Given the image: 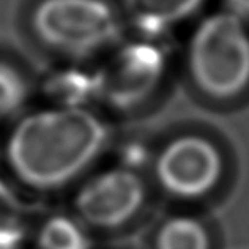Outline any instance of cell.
Listing matches in <instances>:
<instances>
[{
  "label": "cell",
  "instance_id": "cell-9",
  "mask_svg": "<svg viewBox=\"0 0 249 249\" xmlns=\"http://www.w3.org/2000/svg\"><path fill=\"white\" fill-rule=\"evenodd\" d=\"M155 249H212V241L200 221L189 216H175L158 229Z\"/></svg>",
  "mask_w": 249,
  "mask_h": 249
},
{
  "label": "cell",
  "instance_id": "cell-2",
  "mask_svg": "<svg viewBox=\"0 0 249 249\" xmlns=\"http://www.w3.org/2000/svg\"><path fill=\"white\" fill-rule=\"evenodd\" d=\"M186 67L202 95L227 101L249 87V30L231 13L218 11L196 25L186 48Z\"/></svg>",
  "mask_w": 249,
  "mask_h": 249
},
{
  "label": "cell",
  "instance_id": "cell-10",
  "mask_svg": "<svg viewBox=\"0 0 249 249\" xmlns=\"http://www.w3.org/2000/svg\"><path fill=\"white\" fill-rule=\"evenodd\" d=\"M38 249H90L91 243L84 224L70 216H52L36 237Z\"/></svg>",
  "mask_w": 249,
  "mask_h": 249
},
{
  "label": "cell",
  "instance_id": "cell-5",
  "mask_svg": "<svg viewBox=\"0 0 249 249\" xmlns=\"http://www.w3.org/2000/svg\"><path fill=\"white\" fill-rule=\"evenodd\" d=\"M224 174L219 148L207 137L185 134L161 148L155 160L158 185L177 199L194 200L210 194Z\"/></svg>",
  "mask_w": 249,
  "mask_h": 249
},
{
  "label": "cell",
  "instance_id": "cell-12",
  "mask_svg": "<svg viewBox=\"0 0 249 249\" xmlns=\"http://www.w3.org/2000/svg\"><path fill=\"white\" fill-rule=\"evenodd\" d=\"M29 98V84L13 65L0 60V120L15 115Z\"/></svg>",
  "mask_w": 249,
  "mask_h": 249
},
{
  "label": "cell",
  "instance_id": "cell-3",
  "mask_svg": "<svg viewBox=\"0 0 249 249\" xmlns=\"http://www.w3.org/2000/svg\"><path fill=\"white\" fill-rule=\"evenodd\" d=\"M30 25L49 49L73 58H85L119 41L122 24L106 0H40Z\"/></svg>",
  "mask_w": 249,
  "mask_h": 249
},
{
  "label": "cell",
  "instance_id": "cell-7",
  "mask_svg": "<svg viewBox=\"0 0 249 249\" xmlns=\"http://www.w3.org/2000/svg\"><path fill=\"white\" fill-rule=\"evenodd\" d=\"M204 3L205 0H123L128 19L145 40L164 35L185 22Z\"/></svg>",
  "mask_w": 249,
  "mask_h": 249
},
{
  "label": "cell",
  "instance_id": "cell-13",
  "mask_svg": "<svg viewBox=\"0 0 249 249\" xmlns=\"http://www.w3.org/2000/svg\"><path fill=\"white\" fill-rule=\"evenodd\" d=\"M226 11L237 16L243 22L249 21V0H224Z\"/></svg>",
  "mask_w": 249,
  "mask_h": 249
},
{
  "label": "cell",
  "instance_id": "cell-6",
  "mask_svg": "<svg viewBox=\"0 0 249 249\" xmlns=\"http://www.w3.org/2000/svg\"><path fill=\"white\" fill-rule=\"evenodd\" d=\"M145 185L128 166L98 174L77 191L74 210L79 221L95 229H117L139 213L145 202Z\"/></svg>",
  "mask_w": 249,
  "mask_h": 249
},
{
  "label": "cell",
  "instance_id": "cell-1",
  "mask_svg": "<svg viewBox=\"0 0 249 249\" xmlns=\"http://www.w3.org/2000/svg\"><path fill=\"white\" fill-rule=\"evenodd\" d=\"M107 126L89 107H46L10 131L5 160L19 181L49 191L68 185L103 153Z\"/></svg>",
  "mask_w": 249,
  "mask_h": 249
},
{
  "label": "cell",
  "instance_id": "cell-8",
  "mask_svg": "<svg viewBox=\"0 0 249 249\" xmlns=\"http://www.w3.org/2000/svg\"><path fill=\"white\" fill-rule=\"evenodd\" d=\"M44 93L54 107H87L96 100L95 74L79 68L55 71L44 82Z\"/></svg>",
  "mask_w": 249,
  "mask_h": 249
},
{
  "label": "cell",
  "instance_id": "cell-4",
  "mask_svg": "<svg viewBox=\"0 0 249 249\" xmlns=\"http://www.w3.org/2000/svg\"><path fill=\"white\" fill-rule=\"evenodd\" d=\"M166 55L152 40L115 49L95 71L96 100L117 110H133L152 98L166 76Z\"/></svg>",
  "mask_w": 249,
  "mask_h": 249
},
{
  "label": "cell",
  "instance_id": "cell-11",
  "mask_svg": "<svg viewBox=\"0 0 249 249\" xmlns=\"http://www.w3.org/2000/svg\"><path fill=\"white\" fill-rule=\"evenodd\" d=\"M25 232L27 221L21 200L0 178V249H18Z\"/></svg>",
  "mask_w": 249,
  "mask_h": 249
}]
</instances>
